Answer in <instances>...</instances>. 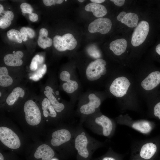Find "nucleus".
Here are the masks:
<instances>
[{"label":"nucleus","instance_id":"obj_3","mask_svg":"<svg viewBox=\"0 0 160 160\" xmlns=\"http://www.w3.org/2000/svg\"><path fill=\"white\" fill-rule=\"evenodd\" d=\"M24 111L25 119L30 125L35 126L39 124L41 120V115L39 108L33 100H30L25 103Z\"/></svg>","mask_w":160,"mask_h":160},{"label":"nucleus","instance_id":"obj_11","mask_svg":"<svg viewBox=\"0 0 160 160\" xmlns=\"http://www.w3.org/2000/svg\"><path fill=\"white\" fill-rule=\"evenodd\" d=\"M52 139L51 143L54 146H58L68 141L71 138L69 131L66 129H61L56 131L52 134Z\"/></svg>","mask_w":160,"mask_h":160},{"label":"nucleus","instance_id":"obj_25","mask_svg":"<svg viewBox=\"0 0 160 160\" xmlns=\"http://www.w3.org/2000/svg\"><path fill=\"white\" fill-rule=\"evenodd\" d=\"M7 36L8 39L12 41L18 43H21L22 39L20 31L15 29H11L7 32Z\"/></svg>","mask_w":160,"mask_h":160},{"label":"nucleus","instance_id":"obj_27","mask_svg":"<svg viewBox=\"0 0 160 160\" xmlns=\"http://www.w3.org/2000/svg\"><path fill=\"white\" fill-rule=\"evenodd\" d=\"M20 8L23 13L30 14L32 12L33 8L31 5L26 3H23L20 5Z\"/></svg>","mask_w":160,"mask_h":160},{"label":"nucleus","instance_id":"obj_32","mask_svg":"<svg viewBox=\"0 0 160 160\" xmlns=\"http://www.w3.org/2000/svg\"><path fill=\"white\" fill-rule=\"evenodd\" d=\"M20 31L21 34L22 40L23 41H27L28 40V34L27 32L26 28L22 27L20 28Z\"/></svg>","mask_w":160,"mask_h":160},{"label":"nucleus","instance_id":"obj_29","mask_svg":"<svg viewBox=\"0 0 160 160\" xmlns=\"http://www.w3.org/2000/svg\"><path fill=\"white\" fill-rule=\"evenodd\" d=\"M11 24V21L3 17L0 18V27L2 29H5L9 27Z\"/></svg>","mask_w":160,"mask_h":160},{"label":"nucleus","instance_id":"obj_20","mask_svg":"<svg viewBox=\"0 0 160 160\" xmlns=\"http://www.w3.org/2000/svg\"><path fill=\"white\" fill-rule=\"evenodd\" d=\"M25 91L21 88L17 87L15 88L9 95L6 99V102L9 105H13L18 98H23L25 95Z\"/></svg>","mask_w":160,"mask_h":160},{"label":"nucleus","instance_id":"obj_21","mask_svg":"<svg viewBox=\"0 0 160 160\" xmlns=\"http://www.w3.org/2000/svg\"><path fill=\"white\" fill-rule=\"evenodd\" d=\"M13 79L8 74V71L5 67L0 68V85L4 87H8L12 84Z\"/></svg>","mask_w":160,"mask_h":160},{"label":"nucleus","instance_id":"obj_52","mask_svg":"<svg viewBox=\"0 0 160 160\" xmlns=\"http://www.w3.org/2000/svg\"><path fill=\"white\" fill-rule=\"evenodd\" d=\"M22 14H23V15H25V14H24V13H23Z\"/></svg>","mask_w":160,"mask_h":160},{"label":"nucleus","instance_id":"obj_44","mask_svg":"<svg viewBox=\"0 0 160 160\" xmlns=\"http://www.w3.org/2000/svg\"><path fill=\"white\" fill-rule=\"evenodd\" d=\"M156 52L160 55V43L158 44L156 46Z\"/></svg>","mask_w":160,"mask_h":160},{"label":"nucleus","instance_id":"obj_48","mask_svg":"<svg viewBox=\"0 0 160 160\" xmlns=\"http://www.w3.org/2000/svg\"><path fill=\"white\" fill-rule=\"evenodd\" d=\"M132 160H143L137 156Z\"/></svg>","mask_w":160,"mask_h":160},{"label":"nucleus","instance_id":"obj_43","mask_svg":"<svg viewBox=\"0 0 160 160\" xmlns=\"http://www.w3.org/2000/svg\"><path fill=\"white\" fill-rule=\"evenodd\" d=\"M92 3L99 4L103 3L105 0H90Z\"/></svg>","mask_w":160,"mask_h":160},{"label":"nucleus","instance_id":"obj_42","mask_svg":"<svg viewBox=\"0 0 160 160\" xmlns=\"http://www.w3.org/2000/svg\"><path fill=\"white\" fill-rule=\"evenodd\" d=\"M39 78V76L36 74L33 75L31 77H30V79H31L35 81L38 80Z\"/></svg>","mask_w":160,"mask_h":160},{"label":"nucleus","instance_id":"obj_35","mask_svg":"<svg viewBox=\"0 0 160 160\" xmlns=\"http://www.w3.org/2000/svg\"><path fill=\"white\" fill-rule=\"evenodd\" d=\"M47 67L45 64H44L43 67L38 71L37 74H36L40 78L45 73L46 71Z\"/></svg>","mask_w":160,"mask_h":160},{"label":"nucleus","instance_id":"obj_24","mask_svg":"<svg viewBox=\"0 0 160 160\" xmlns=\"http://www.w3.org/2000/svg\"><path fill=\"white\" fill-rule=\"evenodd\" d=\"M138 20V16L136 14L129 12L127 13L121 22L129 27L133 28L137 26Z\"/></svg>","mask_w":160,"mask_h":160},{"label":"nucleus","instance_id":"obj_50","mask_svg":"<svg viewBox=\"0 0 160 160\" xmlns=\"http://www.w3.org/2000/svg\"><path fill=\"white\" fill-rule=\"evenodd\" d=\"M78 1L79 2L81 3L84 2V0H78Z\"/></svg>","mask_w":160,"mask_h":160},{"label":"nucleus","instance_id":"obj_10","mask_svg":"<svg viewBox=\"0 0 160 160\" xmlns=\"http://www.w3.org/2000/svg\"><path fill=\"white\" fill-rule=\"evenodd\" d=\"M88 98L89 102L82 105L80 109L81 113L86 115L94 113L95 111V109L98 108L101 104L100 98L93 93L90 94Z\"/></svg>","mask_w":160,"mask_h":160},{"label":"nucleus","instance_id":"obj_4","mask_svg":"<svg viewBox=\"0 0 160 160\" xmlns=\"http://www.w3.org/2000/svg\"><path fill=\"white\" fill-rule=\"evenodd\" d=\"M0 140L4 145L11 149H16L20 146V141L17 135L7 127H0Z\"/></svg>","mask_w":160,"mask_h":160},{"label":"nucleus","instance_id":"obj_13","mask_svg":"<svg viewBox=\"0 0 160 160\" xmlns=\"http://www.w3.org/2000/svg\"><path fill=\"white\" fill-rule=\"evenodd\" d=\"M55 155L53 150L47 145L43 144L40 145L34 154L37 159H42V160H50Z\"/></svg>","mask_w":160,"mask_h":160},{"label":"nucleus","instance_id":"obj_2","mask_svg":"<svg viewBox=\"0 0 160 160\" xmlns=\"http://www.w3.org/2000/svg\"><path fill=\"white\" fill-rule=\"evenodd\" d=\"M106 62L104 60L98 58L91 62L88 65L86 71L87 79L90 81H94L100 79L107 72L105 67Z\"/></svg>","mask_w":160,"mask_h":160},{"label":"nucleus","instance_id":"obj_53","mask_svg":"<svg viewBox=\"0 0 160 160\" xmlns=\"http://www.w3.org/2000/svg\"><path fill=\"white\" fill-rule=\"evenodd\" d=\"M0 96L1 97V92H0Z\"/></svg>","mask_w":160,"mask_h":160},{"label":"nucleus","instance_id":"obj_9","mask_svg":"<svg viewBox=\"0 0 160 160\" xmlns=\"http://www.w3.org/2000/svg\"><path fill=\"white\" fill-rule=\"evenodd\" d=\"M160 83V72L156 71L150 73L141 82V85L145 90L149 91L156 87Z\"/></svg>","mask_w":160,"mask_h":160},{"label":"nucleus","instance_id":"obj_31","mask_svg":"<svg viewBox=\"0 0 160 160\" xmlns=\"http://www.w3.org/2000/svg\"><path fill=\"white\" fill-rule=\"evenodd\" d=\"M154 115L160 120V102L157 103L153 108Z\"/></svg>","mask_w":160,"mask_h":160},{"label":"nucleus","instance_id":"obj_30","mask_svg":"<svg viewBox=\"0 0 160 160\" xmlns=\"http://www.w3.org/2000/svg\"><path fill=\"white\" fill-rule=\"evenodd\" d=\"M63 1V0H43V2L45 5L50 6L52 5H55V4H61Z\"/></svg>","mask_w":160,"mask_h":160},{"label":"nucleus","instance_id":"obj_1","mask_svg":"<svg viewBox=\"0 0 160 160\" xmlns=\"http://www.w3.org/2000/svg\"><path fill=\"white\" fill-rule=\"evenodd\" d=\"M118 123L131 128L145 135L150 133L153 128L152 123L149 121L145 120H134L128 116H122L121 117Z\"/></svg>","mask_w":160,"mask_h":160},{"label":"nucleus","instance_id":"obj_17","mask_svg":"<svg viewBox=\"0 0 160 160\" xmlns=\"http://www.w3.org/2000/svg\"><path fill=\"white\" fill-rule=\"evenodd\" d=\"M127 45V40L124 39H116L110 44L109 49L116 55L119 56L126 51Z\"/></svg>","mask_w":160,"mask_h":160},{"label":"nucleus","instance_id":"obj_15","mask_svg":"<svg viewBox=\"0 0 160 160\" xmlns=\"http://www.w3.org/2000/svg\"><path fill=\"white\" fill-rule=\"evenodd\" d=\"M23 54L20 51H18L13 54H9L5 55L4 58L5 64L9 66H19L23 63L21 58Z\"/></svg>","mask_w":160,"mask_h":160},{"label":"nucleus","instance_id":"obj_56","mask_svg":"<svg viewBox=\"0 0 160 160\" xmlns=\"http://www.w3.org/2000/svg\"><path fill=\"white\" fill-rule=\"evenodd\" d=\"M47 121H48V120H47Z\"/></svg>","mask_w":160,"mask_h":160},{"label":"nucleus","instance_id":"obj_41","mask_svg":"<svg viewBox=\"0 0 160 160\" xmlns=\"http://www.w3.org/2000/svg\"><path fill=\"white\" fill-rule=\"evenodd\" d=\"M126 14V12L124 11L121 12L117 16V20L121 22Z\"/></svg>","mask_w":160,"mask_h":160},{"label":"nucleus","instance_id":"obj_5","mask_svg":"<svg viewBox=\"0 0 160 160\" xmlns=\"http://www.w3.org/2000/svg\"><path fill=\"white\" fill-rule=\"evenodd\" d=\"M149 30V25L146 21H140L135 27L132 33V44L137 47L142 44L145 40Z\"/></svg>","mask_w":160,"mask_h":160},{"label":"nucleus","instance_id":"obj_12","mask_svg":"<svg viewBox=\"0 0 160 160\" xmlns=\"http://www.w3.org/2000/svg\"><path fill=\"white\" fill-rule=\"evenodd\" d=\"M61 80L66 81L62 85L64 90L67 93L70 94L74 92L77 89L79 85L76 81L70 79V74L69 72L64 71H62L60 75Z\"/></svg>","mask_w":160,"mask_h":160},{"label":"nucleus","instance_id":"obj_37","mask_svg":"<svg viewBox=\"0 0 160 160\" xmlns=\"http://www.w3.org/2000/svg\"><path fill=\"white\" fill-rule=\"evenodd\" d=\"M27 33L30 38H33L35 35L34 31L31 28L29 27L26 28Z\"/></svg>","mask_w":160,"mask_h":160},{"label":"nucleus","instance_id":"obj_34","mask_svg":"<svg viewBox=\"0 0 160 160\" xmlns=\"http://www.w3.org/2000/svg\"><path fill=\"white\" fill-rule=\"evenodd\" d=\"M4 14V16L2 17L11 21L13 20L14 15L12 11L7 10L5 11Z\"/></svg>","mask_w":160,"mask_h":160},{"label":"nucleus","instance_id":"obj_54","mask_svg":"<svg viewBox=\"0 0 160 160\" xmlns=\"http://www.w3.org/2000/svg\"><path fill=\"white\" fill-rule=\"evenodd\" d=\"M52 160H56L55 159H52Z\"/></svg>","mask_w":160,"mask_h":160},{"label":"nucleus","instance_id":"obj_55","mask_svg":"<svg viewBox=\"0 0 160 160\" xmlns=\"http://www.w3.org/2000/svg\"><path fill=\"white\" fill-rule=\"evenodd\" d=\"M67 1V0H65V1Z\"/></svg>","mask_w":160,"mask_h":160},{"label":"nucleus","instance_id":"obj_36","mask_svg":"<svg viewBox=\"0 0 160 160\" xmlns=\"http://www.w3.org/2000/svg\"><path fill=\"white\" fill-rule=\"evenodd\" d=\"M48 35V31L45 28H42L39 31V36L43 38L47 37Z\"/></svg>","mask_w":160,"mask_h":160},{"label":"nucleus","instance_id":"obj_45","mask_svg":"<svg viewBox=\"0 0 160 160\" xmlns=\"http://www.w3.org/2000/svg\"><path fill=\"white\" fill-rule=\"evenodd\" d=\"M102 160H116L114 158L111 157H105Z\"/></svg>","mask_w":160,"mask_h":160},{"label":"nucleus","instance_id":"obj_47","mask_svg":"<svg viewBox=\"0 0 160 160\" xmlns=\"http://www.w3.org/2000/svg\"><path fill=\"white\" fill-rule=\"evenodd\" d=\"M43 61V57H40L39 62L41 63Z\"/></svg>","mask_w":160,"mask_h":160},{"label":"nucleus","instance_id":"obj_28","mask_svg":"<svg viewBox=\"0 0 160 160\" xmlns=\"http://www.w3.org/2000/svg\"><path fill=\"white\" fill-rule=\"evenodd\" d=\"M40 56L39 55H36L32 59L30 65V69L32 71L36 70L38 67V62L39 61Z\"/></svg>","mask_w":160,"mask_h":160},{"label":"nucleus","instance_id":"obj_46","mask_svg":"<svg viewBox=\"0 0 160 160\" xmlns=\"http://www.w3.org/2000/svg\"><path fill=\"white\" fill-rule=\"evenodd\" d=\"M4 11V7L1 4H0V15Z\"/></svg>","mask_w":160,"mask_h":160},{"label":"nucleus","instance_id":"obj_8","mask_svg":"<svg viewBox=\"0 0 160 160\" xmlns=\"http://www.w3.org/2000/svg\"><path fill=\"white\" fill-rule=\"evenodd\" d=\"M137 156L143 160H150L156 154L157 147L152 142H145L137 146Z\"/></svg>","mask_w":160,"mask_h":160},{"label":"nucleus","instance_id":"obj_6","mask_svg":"<svg viewBox=\"0 0 160 160\" xmlns=\"http://www.w3.org/2000/svg\"><path fill=\"white\" fill-rule=\"evenodd\" d=\"M130 85V82L126 77H119L113 81L110 87L109 91L115 96L122 97L126 94Z\"/></svg>","mask_w":160,"mask_h":160},{"label":"nucleus","instance_id":"obj_18","mask_svg":"<svg viewBox=\"0 0 160 160\" xmlns=\"http://www.w3.org/2000/svg\"><path fill=\"white\" fill-rule=\"evenodd\" d=\"M44 93L51 103V105L54 107L55 110L57 112H60L65 108L64 105L60 103L57 101L56 97L53 95L52 89L49 86H47L45 88Z\"/></svg>","mask_w":160,"mask_h":160},{"label":"nucleus","instance_id":"obj_51","mask_svg":"<svg viewBox=\"0 0 160 160\" xmlns=\"http://www.w3.org/2000/svg\"><path fill=\"white\" fill-rule=\"evenodd\" d=\"M81 135H85V133H84V132H82L81 133Z\"/></svg>","mask_w":160,"mask_h":160},{"label":"nucleus","instance_id":"obj_19","mask_svg":"<svg viewBox=\"0 0 160 160\" xmlns=\"http://www.w3.org/2000/svg\"><path fill=\"white\" fill-rule=\"evenodd\" d=\"M84 9L87 11L92 12L94 16L98 18L104 16L107 12V10L104 6L93 3H90L87 4Z\"/></svg>","mask_w":160,"mask_h":160},{"label":"nucleus","instance_id":"obj_7","mask_svg":"<svg viewBox=\"0 0 160 160\" xmlns=\"http://www.w3.org/2000/svg\"><path fill=\"white\" fill-rule=\"evenodd\" d=\"M111 20L107 18H98L89 25L88 30L91 33L99 32L103 34L108 33L112 27Z\"/></svg>","mask_w":160,"mask_h":160},{"label":"nucleus","instance_id":"obj_16","mask_svg":"<svg viewBox=\"0 0 160 160\" xmlns=\"http://www.w3.org/2000/svg\"><path fill=\"white\" fill-rule=\"evenodd\" d=\"M96 123L102 127V132L104 136L110 135L113 129V124L111 121L107 116L102 115L97 117L95 120Z\"/></svg>","mask_w":160,"mask_h":160},{"label":"nucleus","instance_id":"obj_39","mask_svg":"<svg viewBox=\"0 0 160 160\" xmlns=\"http://www.w3.org/2000/svg\"><path fill=\"white\" fill-rule=\"evenodd\" d=\"M110 1L113 2L116 5L119 7L122 6L125 1L124 0H111Z\"/></svg>","mask_w":160,"mask_h":160},{"label":"nucleus","instance_id":"obj_40","mask_svg":"<svg viewBox=\"0 0 160 160\" xmlns=\"http://www.w3.org/2000/svg\"><path fill=\"white\" fill-rule=\"evenodd\" d=\"M44 39L47 47H49L52 45L53 41L51 39L47 37L45 38Z\"/></svg>","mask_w":160,"mask_h":160},{"label":"nucleus","instance_id":"obj_14","mask_svg":"<svg viewBox=\"0 0 160 160\" xmlns=\"http://www.w3.org/2000/svg\"><path fill=\"white\" fill-rule=\"evenodd\" d=\"M88 140L85 135H79L75 140V147L79 154L84 158H87L89 154L87 148Z\"/></svg>","mask_w":160,"mask_h":160},{"label":"nucleus","instance_id":"obj_26","mask_svg":"<svg viewBox=\"0 0 160 160\" xmlns=\"http://www.w3.org/2000/svg\"><path fill=\"white\" fill-rule=\"evenodd\" d=\"M53 42L55 47L58 51L63 52L67 50L63 46L62 36L58 35L55 36L53 38Z\"/></svg>","mask_w":160,"mask_h":160},{"label":"nucleus","instance_id":"obj_38","mask_svg":"<svg viewBox=\"0 0 160 160\" xmlns=\"http://www.w3.org/2000/svg\"><path fill=\"white\" fill-rule=\"evenodd\" d=\"M29 20L33 22L36 21L38 19V15L36 14L33 12L29 14Z\"/></svg>","mask_w":160,"mask_h":160},{"label":"nucleus","instance_id":"obj_33","mask_svg":"<svg viewBox=\"0 0 160 160\" xmlns=\"http://www.w3.org/2000/svg\"><path fill=\"white\" fill-rule=\"evenodd\" d=\"M44 39L45 38L39 36L37 40V43L38 45L43 49H46L47 47Z\"/></svg>","mask_w":160,"mask_h":160},{"label":"nucleus","instance_id":"obj_49","mask_svg":"<svg viewBox=\"0 0 160 160\" xmlns=\"http://www.w3.org/2000/svg\"><path fill=\"white\" fill-rule=\"evenodd\" d=\"M4 160V157L2 155V154L0 153V160Z\"/></svg>","mask_w":160,"mask_h":160},{"label":"nucleus","instance_id":"obj_23","mask_svg":"<svg viewBox=\"0 0 160 160\" xmlns=\"http://www.w3.org/2000/svg\"><path fill=\"white\" fill-rule=\"evenodd\" d=\"M62 37L63 46L67 49L72 50L76 47L77 41L73 35L66 33Z\"/></svg>","mask_w":160,"mask_h":160},{"label":"nucleus","instance_id":"obj_22","mask_svg":"<svg viewBox=\"0 0 160 160\" xmlns=\"http://www.w3.org/2000/svg\"><path fill=\"white\" fill-rule=\"evenodd\" d=\"M47 98H44L41 103L43 114L45 117L49 116L52 117H56L57 113L53 106Z\"/></svg>","mask_w":160,"mask_h":160}]
</instances>
